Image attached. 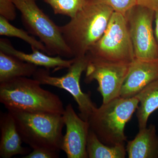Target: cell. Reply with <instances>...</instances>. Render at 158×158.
Masks as SVG:
<instances>
[{"mask_svg": "<svg viewBox=\"0 0 158 158\" xmlns=\"http://www.w3.org/2000/svg\"><path fill=\"white\" fill-rule=\"evenodd\" d=\"M158 79V59L146 60L135 58L130 63L120 97L124 98L135 97L148 85Z\"/></svg>", "mask_w": 158, "mask_h": 158, "instance_id": "obj_11", "label": "cell"}, {"mask_svg": "<svg viewBox=\"0 0 158 158\" xmlns=\"http://www.w3.org/2000/svg\"><path fill=\"white\" fill-rule=\"evenodd\" d=\"M31 49L32 53H26L15 48L8 40L0 39V51L36 66H41L49 70L52 69L54 71L69 68L75 60V58L64 59L60 56H52L37 49Z\"/></svg>", "mask_w": 158, "mask_h": 158, "instance_id": "obj_12", "label": "cell"}, {"mask_svg": "<svg viewBox=\"0 0 158 158\" xmlns=\"http://www.w3.org/2000/svg\"><path fill=\"white\" fill-rule=\"evenodd\" d=\"M88 0H44L52 9L54 14L72 18L85 6Z\"/></svg>", "mask_w": 158, "mask_h": 158, "instance_id": "obj_19", "label": "cell"}, {"mask_svg": "<svg viewBox=\"0 0 158 158\" xmlns=\"http://www.w3.org/2000/svg\"><path fill=\"white\" fill-rule=\"evenodd\" d=\"M139 106L136 97H121L102 103L90 114L88 119L90 129L98 139L109 146L124 144L127 141L124 130Z\"/></svg>", "mask_w": 158, "mask_h": 158, "instance_id": "obj_4", "label": "cell"}, {"mask_svg": "<svg viewBox=\"0 0 158 158\" xmlns=\"http://www.w3.org/2000/svg\"><path fill=\"white\" fill-rule=\"evenodd\" d=\"M137 5L155 11L158 10V0H137Z\"/></svg>", "mask_w": 158, "mask_h": 158, "instance_id": "obj_23", "label": "cell"}, {"mask_svg": "<svg viewBox=\"0 0 158 158\" xmlns=\"http://www.w3.org/2000/svg\"><path fill=\"white\" fill-rule=\"evenodd\" d=\"M88 58L89 61L85 71V83L88 84L94 81L98 82V90L102 97V103H106L120 97L130 63L111 62Z\"/></svg>", "mask_w": 158, "mask_h": 158, "instance_id": "obj_9", "label": "cell"}, {"mask_svg": "<svg viewBox=\"0 0 158 158\" xmlns=\"http://www.w3.org/2000/svg\"><path fill=\"white\" fill-rule=\"evenodd\" d=\"M37 0H12L21 14L24 27L29 34L44 44L47 55L73 59V55L62 37L59 26L38 7Z\"/></svg>", "mask_w": 158, "mask_h": 158, "instance_id": "obj_5", "label": "cell"}, {"mask_svg": "<svg viewBox=\"0 0 158 158\" xmlns=\"http://www.w3.org/2000/svg\"><path fill=\"white\" fill-rule=\"evenodd\" d=\"M127 153L129 158H158V136L156 126L139 130L135 138L127 142Z\"/></svg>", "mask_w": 158, "mask_h": 158, "instance_id": "obj_14", "label": "cell"}, {"mask_svg": "<svg viewBox=\"0 0 158 158\" xmlns=\"http://www.w3.org/2000/svg\"><path fill=\"white\" fill-rule=\"evenodd\" d=\"M86 55L92 59L122 63H131L135 58L124 15L113 12L104 34Z\"/></svg>", "mask_w": 158, "mask_h": 158, "instance_id": "obj_6", "label": "cell"}, {"mask_svg": "<svg viewBox=\"0 0 158 158\" xmlns=\"http://www.w3.org/2000/svg\"><path fill=\"white\" fill-rule=\"evenodd\" d=\"M0 156L10 158L18 155L26 156L31 152L23 147V141L18 131L14 118L9 112L1 113L0 117Z\"/></svg>", "mask_w": 158, "mask_h": 158, "instance_id": "obj_13", "label": "cell"}, {"mask_svg": "<svg viewBox=\"0 0 158 158\" xmlns=\"http://www.w3.org/2000/svg\"><path fill=\"white\" fill-rule=\"evenodd\" d=\"M59 152L44 148H37L27 155L23 157V158H58L59 157Z\"/></svg>", "mask_w": 158, "mask_h": 158, "instance_id": "obj_22", "label": "cell"}, {"mask_svg": "<svg viewBox=\"0 0 158 158\" xmlns=\"http://www.w3.org/2000/svg\"><path fill=\"white\" fill-rule=\"evenodd\" d=\"M13 116L23 143L32 148L61 150L65 126L62 115L8 110Z\"/></svg>", "mask_w": 158, "mask_h": 158, "instance_id": "obj_3", "label": "cell"}, {"mask_svg": "<svg viewBox=\"0 0 158 158\" xmlns=\"http://www.w3.org/2000/svg\"><path fill=\"white\" fill-rule=\"evenodd\" d=\"M139 101L137 110L139 130L147 127L152 113L158 109V79L143 88L135 96Z\"/></svg>", "mask_w": 158, "mask_h": 158, "instance_id": "obj_16", "label": "cell"}, {"mask_svg": "<svg viewBox=\"0 0 158 158\" xmlns=\"http://www.w3.org/2000/svg\"><path fill=\"white\" fill-rule=\"evenodd\" d=\"M114 11L98 0H88L69 22L59 26L73 58L86 56L104 34Z\"/></svg>", "mask_w": 158, "mask_h": 158, "instance_id": "obj_1", "label": "cell"}, {"mask_svg": "<svg viewBox=\"0 0 158 158\" xmlns=\"http://www.w3.org/2000/svg\"><path fill=\"white\" fill-rule=\"evenodd\" d=\"M74 58V61L68 69V72L63 76H52L49 69L41 68L37 69L32 77L41 85H50L68 91L77 104L80 112L79 116L88 121L90 114L97 108L92 101L90 94L83 92L80 85L81 76L87 68L89 58L87 55Z\"/></svg>", "mask_w": 158, "mask_h": 158, "instance_id": "obj_7", "label": "cell"}, {"mask_svg": "<svg viewBox=\"0 0 158 158\" xmlns=\"http://www.w3.org/2000/svg\"><path fill=\"white\" fill-rule=\"evenodd\" d=\"M155 34L156 39L158 42V10L155 11Z\"/></svg>", "mask_w": 158, "mask_h": 158, "instance_id": "obj_24", "label": "cell"}, {"mask_svg": "<svg viewBox=\"0 0 158 158\" xmlns=\"http://www.w3.org/2000/svg\"><path fill=\"white\" fill-rule=\"evenodd\" d=\"M0 35L9 37H15L25 41L31 48H36L46 54L45 46L34 36H31L28 31L18 28L11 25L9 21L0 16Z\"/></svg>", "mask_w": 158, "mask_h": 158, "instance_id": "obj_18", "label": "cell"}, {"mask_svg": "<svg viewBox=\"0 0 158 158\" xmlns=\"http://www.w3.org/2000/svg\"><path fill=\"white\" fill-rule=\"evenodd\" d=\"M38 66L0 51V83L20 77H33Z\"/></svg>", "mask_w": 158, "mask_h": 158, "instance_id": "obj_15", "label": "cell"}, {"mask_svg": "<svg viewBox=\"0 0 158 158\" xmlns=\"http://www.w3.org/2000/svg\"><path fill=\"white\" fill-rule=\"evenodd\" d=\"M89 158H124L126 155L124 144L109 146L103 143L91 130H89L87 146Z\"/></svg>", "mask_w": 158, "mask_h": 158, "instance_id": "obj_17", "label": "cell"}, {"mask_svg": "<svg viewBox=\"0 0 158 158\" xmlns=\"http://www.w3.org/2000/svg\"><path fill=\"white\" fill-rule=\"evenodd\" d=\"M110 6L113 11L123 15L133 6L137 5V0H98Z\"/></svg>", "mask_w": 158, "mask_h": 158, "instance_id": "obj_20", "label": "cell"}, {"mask_svg": "<svg viewBox=\"0 0 158 158\" xmlns=\"http://www.w3.org/2000/svg\"><path fill=\"white\" fill-rule=\"evenodd\" d=\"M41 85L27 77L0 83V102L7 110L62 115L65 108L61 99Z\"/></svg>", "mask_w": 158, "mask_h": 158, "instance_id": "obj_2", "label": "cell"}, {"mask_svg": "<svg viewBox=\"0 0 158 158\" xmlns=\"http://www.w3.org/2000/svg\"><path fill=\"white\" fill-rule=\"evenodd\" d=\"M16 9L12 0H0V16L9 21L16 18Z\"/></svg>", "mask_w": 158, "mask_h": 158, "instance_id": "obj_21", "label": "cell"}, {"mask_svg": "<svg viewBox=\"0 0 158 158\" xmlns=\"http://www.w3.org/2000/svg\"><path fill=\"white\" fill-rule=\"evenodd\" d=\"M62 116L66 133L63 136L61 150L68 158H88L86 149L90 130L88 121L77 115L70 103L65 107Z\"/></svg>", "mask_w": 158, "mask_h": 158, "instance_id": "obj_10", "label": "cell"}, {"mask_svg": "<svg viewBox=\"0 0 158 158\" xmlns=\"http://www.w3.org/2000/svg\"><path fill=\"white\" fill-rule=\"evenodd\" d=\"M124 17L135 58L146 60L158 59V42L153 29L155 11L136 5L127 12Z\"/></svg>", "mask_w": 158, "mask_h": 158, "instance_id": "obj_8", "label": "cell"}]
</instances>
